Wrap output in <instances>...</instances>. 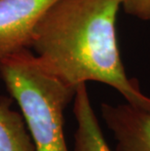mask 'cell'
Returning <instances> with one entry per match:
<instances>
[{
  "label": "cell",
  "instance_id": "cell-1",
  "mask_svg": "<svg viewBox=\"0 0 150 151\" xmlns=\"http://www.w3.org/2000/svg\"><path fill=\"white\" fill-rule=\"evenodd\" d=\"M123 0H57L31 40L42 65L76 88L89 81L112 87L133 106L150 110V97L126 73L116 34Z\"/></svg>",
  "mask_w": 150,
  "mask_h": 151
},
{
  "label": "cell",
  "instance_id": "cell-2",
  "mask_svg": "<svg viewBox=\"0 0 150 151\" xmlns=\"http://www.w3.org/2000/svg\"><path fill=\"white\" fill-rule=\"evenodd\" d=\"M0 76L21 109L35 151H68L63 112L76 88L51 73L30 49L0 63Z\"/></svg>",
  "mask_w": 150,
  "mask_h": 151
},
{
  "label": "cell",
  "instance_id": "cell-3",
  "mask_svg": "<svg viewBox=\"0 0 150 151\" xmlns=\"http://www.w3.org/2000/svg\"><path fill=\"white\" fill-rule=\"evenodd\" d=\"M57 0H0V63L30 49L38 22Z\"/></svg>",
  "mask_w": 150,
  "mask_h": 151
},
{
  "label": "cell",
  "instance_id": "cell-4",
  "mask_svg": "<svg viewBox=\"0 0 150 151\" xmlns=\"http://www.w3.org/2000/svg\"><path fill=\"white\" fill-rule=\"evenodd\" d=\"M100 113L116 140V151H150V110L128 102H103Z\"/></svg>",
  "mask_w": 150,
  "mask_h": 151
},
{
  "label": "cell",
  "instance_id": "cell-5",
  "mask_svg": "<svg viewBox=\"0 0 150 151\" xmlns=\"http://www.w3.org/2000/svg\"><path fill=\"white\" fill-rule=\"evenodd\" d=\"M73 113L77 123L74 134V151H111L92 106L85 83L76 87Z\"/></svg>",
  "mask_w": 150,
  "mask_h": 151
},
{
  "label": "cell",
  "instance_id": "cell-6",
  "mask_svg": "<svg viewBox=\"0 0 150 151\" xmlns=\"http://www.w3.org/2000/svg\"><path fill=\"white\" fill-rule=\"evenodd\" d=\"M0 151H35L23 115L11 108V99H0Z\"/></svg>",
  "mask_w": 150,
  "mask_h": 151
},
{
  "label": "cell",
  "instance_id": "cell-7",
  "mask_svg": "<svg viewBox=\"0 0 150 151\" xmlns=\"http://www.w3.org/2000/svg\"><path fill=\"white\" fill-rule=\"evenodd\" d=\"M122 7L132 17L150 21V0H123Z\"/></svg>",
  "mask_w": 150,
  "mask_h": 151
}]
</instances>
